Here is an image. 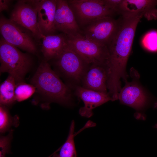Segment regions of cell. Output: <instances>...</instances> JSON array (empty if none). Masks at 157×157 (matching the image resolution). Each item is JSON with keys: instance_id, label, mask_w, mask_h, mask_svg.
I'll use <instances>...</instances> for the list:
<instances>
[{"instance_id": "1", "label": "cell", "mask_w": 157, "mask_h": 157, "mask_svg": "<svg viewBox=\"0 0 157 157\" xmlns=\"http://www.w3.org/2000/svg\"><path fill=\"white\" fill-rule=\"evenodd\" d=\"M118 30L108 46L109 58L107 67V88L116 94L121 90L120 80L125 82L128 76L126 67L132 46L136 27L142 15L132 13L122 14Z\"/></svg>"}, {"instance_id": "2", "label": "cell", "mask_w": 157, "mask_h": 157, "mask_svg": "<svg viewBox=\"0 0 157 157\" xmlns=\"http://www.w3.org/2000/svg\"><path fill=\"white\" fill-rule=\"evenodd\" d=\"M31 81L38 91L51 101L72 105L74 99L72 88L61 81L47 61L41 63Z\"/></svg>"}, {"instance_id": "3", "label": "cell", "mask_w": 157, "mask_h": 157, "mask_svg": "<svg viewBox=\"0 0 157 157\" xmlns=\"http://www.w3.org/2000/svg\"><path fill=\"white\" fill-rule=\"evenodd\" d=\"M1 72H7L15 79L16 84L23 82L31 64L26 54L6 42L2 37L0 41Z\"/></svg>"}, {"instance_id": "4", "label": "cell", "mask_w": 157, "mask_h": 157, "mask_svg": "<svg viewBox=\"0 0 157 157\" xmlns=\"http://www.w3.org/2000/svg\"><path fill=\"white\" fill-rule=\"evenodd\" d=\"M55 60V65L70 82L71 87L81 85L83 77L90 65L68 45Z\"/></svg>"}, {"instance_id": "5", "label": "cell", "mask_w": 157, "mask_h": 157, "mask_svg": "<svg viewBox=\"0 0 157 157\" xmlns=\"http://www.w3.org/2000/svg\"><path fill=\"white\" fill-rule=\"evenodd\" d=\"M76 22L81 29L93 21L116 13L105 3L104 0H68Z\"/></svg>"}, {"instance_id": "6", "label": "cell", "mask_w": 157, "mask_h": 157, "mask_svg": "<svg viewBox=\"0 0 157 157\" xmlns=\"http://www.w3.org/2000/svg\"><path fill=\"white\" fill-rule=\"evenodd\" d=\"M67 37L69 46L88 64L107 67L109 58L108 46L87 39L81 34Z\"/></svg>"}, {"instance_id": "7", "label": "cell", "mask_w": 157, "mask_h": 157, "mask_svg": "<svg viewBox=\"0 0 157 157\" xmlns=\"http://www.w3.org/2000/svg\"><path fill=\"white\" fill-rule=\"evenodd\" d=\"M0 31L2 37L10 44L30 53L36 52V44L32 33L3 15L0 18Z\"/></svg>"}, {"instance_id": "8", "label": "cell", "mask_w": 157, "mask_h": 157, "mask_svg": "<svg viewBox=\"0 0 157 157\" xmlns=\"http://www.w3.org/2000/svg\"><path fill=\"white\" fill-rule=\"evenodd\" d=\"M120 20L111 17L100 18L81 29V34L87 39L108 47L117 33Z\"/></svg>"}, {"instance_id": "9", "label": "cell", "mask_w": 157, "mask_h": 157, "mask_svg": "<svg viewBox=\"0 0 157 157\" xmlns=\"http://www.w3.org/2000/svg\"><path fill=\"white\" fill-rule=\"evenodd\" d=\"M38 0H19L10 19L30 31L36 40L42 39L38 21Z\"/></svg>"}, {"instance_id": "10", "label": "cell", "mask_w": 157, "mask_h": 157, "mask_svg": "<svg viewBox=\"0 0 157 157\" xmlns=\"http://www.w3.org/2000/svg\"><path fill=\"white\" fill-rule=\"evenodd\" d=\"M131 82L125 85L119 92L118 99L120 102L133 108L137 111L143 110L147 106L148 100L146 92L138 81L139 75L136 71L131 69Z\"/></svg>"}, {"instance_id": "11", "label": "cell", "mask_w": 157, "mask_h": 157, "mask_svg": "<svg viewBox=\"0 0 157 157\" xmlns=\"http://www.w3.org/2000/svg\"><path fill=\"white\" fill-rule=\"evenodd\" d=\"M55 25L56 31L68 36L81 34V28L67 0H56Z\"/></svg>"}, {"instance_id": "12", "label": "cell", "mask_w": 157, "mask_h": 157, "mask_svg": "<svg viewBox=\"0 0 157 157\" xmlns=\"http://www.w3.org/2000/svg\"><path fill=\"white\" fill-rule=\"evenodd\" d=\"M74 88L75 94L81 99L84 104V106L81 108L79 111L82 116L90 117L93 115L94 109L109 101H112L108 92H97L85 88L80 85Z\"/></svg>"}, {"instance_id": "13", "label": "cell", "mask_w": 157, "mask_h": 157, "mask_svg": "<svg viewBox=\"0 0 157 157\" xmlns=\"http://www.w3.org/2000/svg\"><path fill=\"white\" fill-rule=\"evenodd\" d=\"M108 67L102 64H90L82 79L81 85L89 90L104 93L107 92Z\"/></svg>"}, {"instance_id": "14", "label": "cell", "mask_w": 157, "mask_h": 157, "mask_svg": "<svg viewBox=\"0 0 157 157\" xmlns=\"http://www.w3.org/2000/svg\"><path fill=\"white\" fill-rule=\"evenodd\" d=\"M56 0H38L37 11L39 27L44 36L55 34V25Z\"/></svg>"}, {"instance_id": "15", "label": "cell", "mask_w": 157, "mask_h": 157, "mask_svg": "<svg viewBox=\"0 0 157 157\" xmlns=\"http://www.w3.org/2000/svg\"><path fill=\"white\" fill-rule=\"evenodd\" d=\"M157 0H122L119 13L141 14L148 20L157 18Z\"/></svg>"}, {"instance_id": "16", "label": "cell", "mask_w": 157, "mask_h": 157, "mask_svg": "<svg viewBox=\"0 0 157 157\" xmlns=\"http://www.w3.org/2000/svg\"><path fill=\"white\" fill-rule=\"evenodd\" d=\"M42 39L41 51L46 61L56 58L68 45L67 36L63 33L43 35Z\"/></svg>"}, {"instance_id": "17", "label": "cell", "mask_w": 157, "mask_h": 157, "mask_svg": "<svg viewBox=\"0 0 157 157\" xmlns=\"http://www.w3.org/2000/svg\"><path fill=\"white\" fill-rule=\"evenodd\" d=\"M16 83L14 78L9 76L0 86V105H10L16 101L15 91Z\"/></svg>"}, {"instance_id": "18", "label": "cell", "mask_w": 157, "mask_h": 157, "mask_svg": "<svg viewBox=\"0 0 157 157\" xmlns=\"http://www.w3.org/2000/svg\"><path fill=\"white\" fill-rule=\"evenodd\" d=\"M75 123L72 121L71 123L69 133L65 142L57 151L53 154L52 157H77L74 140Z\"/></svg>"}, {"instance_id": "19", "label": "cell", "mask_w": 157, "mask_h": 157, "mask_svg": "<svg viewBox=\"0 0 157 157\" xmlns=\"http://www.w3.org/2000/svg\"><path fill=\"white\" fill-rule=\"evenodd\" d=\"M36 88L32 85L23 82L16 84L15 91L16 100L22 101L28 99L34 93Z\"/></svg>"}, {"instance_id": "20", "label": "cell", "mask_w": 157, "mask_h": 157, "mask_svg": "<svg viewBox=\"0 0 157 157\" xmlns=\"http://www.w3.org/2000/svg\"><path fill=\"white\" fill-rule=\"evenodd\" d=\"M11 117L5 106L0 105V132L4 133L10 130L11 127L17 125V119Z\"/></svg>"}, {"instance_id": "21", "label": "cell", "mask_w": 157, "mask_h": 157, "mask_svg": "<svg viewBox=\"0 0 157 157\" xmlns=\"http://www.w3.org/2000/svg\"><path fill=\"white\" fill-rule=\"evenodd\" d=\"M141 43L143 47L152 52L157 51V31L148 32L143 37Z\"/></svg>"}, {"instance_id": "22", "label": "cell", "mask_w": 157, "mask_h": 157, "mask_svg": "<svg viewBox=\"0 0 157 157\" xmlns=\"http://www.w3.org/2000/svg\"><path fill=\"white\" fill-rule=\"evenodd\" d=\"M13 130L8 134L1 136L0 139V157H6V154L10 153V142L12 138Z\"/></svg>"}, {"instance_id": "23", "label": "cell", "mask_w": 157, "mask_h": 157, "mask_svg": "<svg viewBox=\"0 0 157 157\" xmlns=\"http://www.w3.org/2000/svg\"><path fill=\"white\" fill-rule=\"evenodd\" d=\"M122 0H104L106 5L115 13H118Z\"/></svg>"}, {"instance_id": "24", "label": "cell", "mask_w": 157, "mask_h": 157, "mask_svg": "<svg viewBox=\"0 0 157 157\" xmlns=\"http://www.w3.org/2000/svg\"><path fill=\"white\" fill-rule=\"evenodd\" d=\"M11 1L9 0H0V12L8 10L9 8Z\"/></svg>"}, {"instance_id": "25", "label": "cell", "mask_w": 157, "mask_h": 157, "mask_svg": "<svg viewBox=\"0 0 157 157\" xmlns=\"http://www.w3.org/2000/svg\"><path fill=\"white\" fill-rule=\"evenodd\" d=\"M153 127L154 128H155L157 129V124H156Z\"/></svg>"}, {"instance_id": "26", "label": "cell", "mask_w": 157, "mask_h": 157, "mask_svg": "<svg viewBox=\"0 0 157 157\" xmlns=\"http://www.w3.org/2000/svg\"><path fill=\"white\" fill-rule=\"evenodd\" d=\"M52 155H53V154H52L51 155H50V156H49L48 157H51Z\"/></svg>"}]
</instances>
